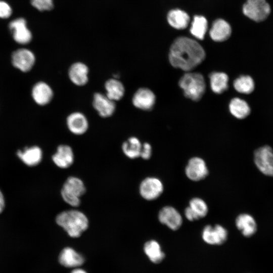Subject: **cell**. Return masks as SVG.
Listing matches in <instances>:
<instances>
[{
    "label": "cell",
    "instance_id": "cell-21",
    "mask_svg": "<svg viewBox=\"0 0 273 273\" xmlns=\"http://www.w3.org/2000/svg\"><path fill=\"white\" fill-rule=\"evenodd\" d=\"M236 225L243 236L249 237L257 230V224L254 218L250 215L243 213L239 215L236 219Z\"/></svg>",
    "mask_w": 273,
    "mask_h": 273
},
{
    "label": "cell",
    "instance_id": "cell-16",
    "mask_svg": "<svg viewBox=\"0 0 273 273\" xmlns=\"http://www.w3.org/2000/svg\"><path fill=\"white\" fill-rule=\"evenodd\" d=\"M89 69L88 67L82 62L72 64L68 70V76L71 81L78 86L85 85L88 80Z\"/></svg>",
    "mask_w": 273,
    "mask_h": 273
},
{
    "label": "cell",
    "instance_id": "cell-19",
    "mask_svg": "<svg viewBox=\"0 0 273 273\" xmlns=\"http://www.w3.org/2000/svg\"><path fill=\"white\" fill-rule=\"evenodd\" d=\"M209 34L214 41H223L230 37L231 34V27L225 20L218 19L213 23Z\"/></svg>",
    "mask_w": 273,
    "mask_h": 273
},
{
    "label": "cell",
    "instance_id": "cell-5",
    "mask_svg": "<svg viewBox=\"0 0 273 273\" xmlns=\"http://www.w3.org/2000/svg\"><path fill=\"white\" fill-rule=\"evenodd\" d=\"M270 11V7L266 0H247L243 6V14L257 22L265 20Z\"/></svg>",
    "mask_w": 273,
    "mask_h": 273
},
{
    "label": "cell",
    "instance_id": "cell-23",
    "mask_svg": "<svg viewBox=\"0 0 273 273\" xmlns=\"http://www.w3.org/2000/svg\"><path fill=\"white\" fill-rule=\"evenodd\" d=\"M19 158L27 165L32 166L38 164L42 158V151L37 146L26 148L23 151L17 153Z\"/></svg>",
    "mask_w": 273,
    "mask_h": 273
},
{
    "label": "cell",
    "instance_id": "cell-2",
    "mask_svg": "<svg viewBox=\"0 0 273 273\" xmlns=\"http://www.w3.org/2000/svg\"><path fill=\"white\" fill-rule=\"evenodd\" d=\"M57 223L72 238H78L88 227V220L82 212L76 210L64 211L56 217Z\"/></svg>",
    "mask_w": 273,
    "mask_h": 273
},
{
    "label": "cell",
    "instance_id": "cell-22",
    "mask_svg": "<svg viewBox=\"0 0 273 273\" xmlns=\"http://www.w3.org/2000/svg\"><path fill=\"white\" fill-rule=\"evenodd\" d=\"M229 110L235 117L241 120L248 117L252 110L248 102L239 98H234L231 100L229 104Z\"/></svg>",
    "mask_w": 273,
    "mask_h": 273
},
{
    "label": "cell",
    "instance_id": "cell-34",
    "mask_svg": "<svg viewBox=\"0 0 273 273\" xmlns=\"http://www.w3.org/2000/svg\"><path fill=\"white\" fill-rule=\"evenodd\" d=\"M152 154V148L148 143H145L142 145L140 157L145 160L150 158Z\"/></svg>",
    "mask_w": 273,
    "mask_h": 273
},
{
    "label": "cell",
    "instance_id": "cell-30",
    "mask_svg": "<svg viewBox=\"0 0 273 273\" xmlns=\"http://www.w3.org/2000/svg\"><path fill=\"white\" fill-rule=\"evenodd\" d=\"M207 29V21L202 16H195L190 29L191 34L195 37L202 40Z\"/></svg>",
    "mask_w": 273,
    "mask_h": 273
},
{
    "label": "cell",
    "instance_id": "cell-7",
    "mask_svg": "<svg viewBox=\"0 0 273 273\" xmlns=\"http://www.w3.org/2000/svg\"><path fill=\"white\" fill-rule=\"evenodd\" d=\"M139 191L141 196L149 201L158 198L163 191V185L161 181L154 177L145 178L141 183Z\"/></svg>",
    "mask_w": 273,
    "mask_h": 273
},
{
    "label": "cell",
    "instance_id": "cell-36",
    "mask_svg": "<svg viewBox=\"0 0 273 273\" xmlns=\"http://www.w3.org/2000/svg\"><path fill=\"white\" fill-rule=\"evenodd\" d=\"M5 206V201L4 196L0 190V213L3 211Z\"/></svg>",
    "mask_w": 273,
    "mask_h": 273
},
{
    "label": "cell",
    "instance_id": "cell-37",
    "mask_svg": "<svg viewBox=\"0 0 273 273\" xmlns=\"http://www.w3.org/2000/svg\"><path fill=\"white\" fill-rule=\"evenodd\" d=\"M71 273H87L86 271L81 268H75Z\"/></svg>",
    "mask_w": 273,
    "mask_h": 273
},
{
    "label": "cell",
    "instance_id": "cell-3",
    "mask_svg": "<svg viewBox=\"0 0 273 273\" xmlns=\"http://www.w3.org/2000/svg\"><path fill=\"white\" fill-rule=\"evenodd\" d=\"M178 84L185 96L194 101H199L205 93L206 85L202 74L188 72L179 80Z\"/></svg>",
    "mask_w": 273,
    "mask_h": 273
},
{
    "label": "cell",
    "instance_id": "cell-26",
    "mask_svg": "<svg viewBox=\"0 0 273 273\" xmlns=\"http://www.w3.org/2000/svg\"><path fill=\"white\" fill-rule=\"evenodd\" d=\"M106 95L113 101H119L125 93V88L122 83L116 78H111L105 84Z\"/></svg>",
    "mask_w": 273,
    "mask_h": 273
},
{
    "label": "cell",
    "instance_id": "cell-35",
    "mask_svg": "<svg viewBox=\"0 0 273 273\" xmlns=\"http://www.w3.org/2000/svg\"><path fill=\"white\" fill-rule=\"evenodd\" d=\"M185 215L189 221H194L199 219V217L189 207H187L185 210Z\"/></svg>",
    "mask_w": 273,
    "mask_h": 273
},
{
    "label": "cell",
    "instance_id": "cell-33",
    "mask_svg": "<svg viewBox=\"0 0 273 273\" xmlns=\"http://www.w3.org/2000/svg\"><path fill=\"white\" fill-rule=\"evenodd\" d=\"M12 10L6 2L0 0V18H8L12 14Z\"/></svg>",
    "mask_w": 273,
    "mask_h": 273
},
{
    "label": "cell",
    "instance_id": "cell-28",
    "mask_svg": "<svg viewBox=\"0 0 273 273\" xmlns=\"http://www.w3.org/2000/svg\"><path fill=\"white\" fill-rule=\"evenodd\" d=\"M210 86L216 94H221L228 88L229 77L223 72H214L209 75Z\"/></svg>",
    "mask_w": 273,
    "mask_h": 273
},
{
    "label": "cell",
    "instance_id": "cell-20",
    "mask_svg": "<svg viewBox=\"0 0 273 273\" xmlns=\"http://www.w3.org/2000/svg\"><path fill=\"white\" fill-rule=\"evenodd\" d=\"M32 95L34 101L37 104L45 105L52 100L53 92L48 84L39 82L33 87Z\"/></svg>",
    "mask_w": 273,
    "mask_h": 273
},
{
    "label": "cell",
    "instance_id": "cell-13",
    "mask_svg": "<svg viewBox=\"0 0 273 273\" xmlns=\"http://www.w3.org/2000/svg\"><path fill=\"white\" fill-rule=\"evenodd\" d=\"M155 100V96L152 90L142 87L135 92L132 97V102L133 106L137 108L150 110L154 107Z\"/></svg>",
    "mask_w": 273,
    "mask_h": 273
},
{
    "label": "cell",
    "instance_id": "cell-15",
    "mask_svg": "<svg viewBox=\"0 0 273 273\" xmlns=\"http://www.w3.org/2000/svg\"><path fill=\"white\" fill-rule=\"evenodd\" d=\"M68 129L72 133L81 135L84 133L88 128V120L85 116L81 112L71 113L66 119Z\"/></svg>",
    "mask_w": 273,
    "mask_h": 273
},
{
    "label": "cell",
    "instance_id": "cell-31",
    "mask_svg": "<svg viewBox=\"0 0 273 273\" xmlns=\"http://www.w3.org/2000/svg\"><path fill=\"white\" fill-rule=\"evenodd\" d=\"M199 217H205L208 211V208L206 202L200 198H193L189 202V206Z\"/></svg>",
    "mask_w": 273,
    "mask_h": 273
},
{
    "label": "cell",
    "instance_id": "cell-18",
    "mask_svg": "<svg viewBox=\"0 0 273 273\" xmlns=\"http://www.w3.org/2000/svg\"><path fill=\"white\" fill-rule=\"evenodd\" d=\"M60 263L66 267H76L84 262L83 256L71 247H66L61 252L59 256Z\"/></svg>",
    "mask_w": 273,
    "mask_h": 273
},
{
    "label": "cell",
    "instance_id": "cell-25",
    "mask_svg": "<svg viewBox=\"0 0 273 273\" xmlns=\"http://www.w3.org/2000/svg\"><path fill=\"white\" fill-rule=\"evenodd\" d=\"M235 90L242 94L250 95L256 88L254 79L249 75H241L235 79L233 82Z\"/></svg>",
    "mask_w": 273,
    "mask_h": 273
},
{
    "label": "cell",
    "instance_id": "cell-12",
    "mask_svg": "<svg viewBox=\"0 0 273 273\" xmlns=\"http://www.w3.org/2000/svg\"><path fill=\"white\" fill-rule=\"evenodd\" d=\"M93 106L99 115L104 118L112 116L116 109L115 101L100 93L94 95Z\"/></svg>",
    "mask_w": 273,
    "mask_h": 273
},
{
    "label": "cell",
    "instance_id": "cell-11",
    "mask_svg": "<svg viewBox=\"0 0 273 273\" xmlns=\"http://www.w3.org/2000/svg\"><path fill=\"white\" fill-rule=\"evenodd\" d=\"M9 27L14 39L17 43L24 44L31 41L32 34L24 18H19L13 20L10 23Z\"/></svg>",
    "mask_w": 273,
    "mask_h": 273
},
{
    "label": "cell",
    "instance_id": "cell-9",
    "mask_svg": "<svg viewBox=\"0 0 273 273\" xmlns=\"http://www.w3.org/2000/svg\"><path fill=\"white\" fill-rule=\"evenodd\" d=\"M185 173L190 180L200 181L208 174V169L205 161L198 157L189 160L185 168Z\"/></svg>",
    "mask_w": 273,
    "mask_h": 273
},
{
    "label": "cell",
    "instance_id": "cell-29",
    "mask_svg": "<svg viewBox=\"0 0 273 273\" xmlns=\"http://www.w3.org/2000/svg\"><path fill=\"white\" fill-rule=\"evenodd\" d=\"M142 145L136 137L132 136L128 139L122 145V149L126 156L130 159L140 157Z\"/></svg>",
    "mask_w": 273,
    "mask_h": 273
},
{
    "label": "cell",
    "instance_id": "cell-17",
    "mask_svg": "<svg viewBox=\"0 0 273 273\" xmlns=\"http://www.w3.org/2000/svg\"><path fill=\"white\" fill-rule=\"evenodd\" d=\"M54 163L61 168L69 167L74 161V154L72 148L68 145H61L57 148V152L52 156Z\"/></svg>",
    "mask_w": 273,
    "mask_h": 273
},
{
    "label": "cell",
    "instance_id": "cell-4",
    "mask_svg": "<svg viewBox=\"0 0 273 273\" xmlns=\"http://www.w3.org/2000/svg\"><path fill=\"white\" fill-rule=\"evenodd\" d=\"M85 186L80 178L69 176L63 185L61 196L67 204L77 207L80 204V197L85 193Z\"/></svg>",
    "mask_w": 273,
    "mask_h": 273
},
{
    "label": "cell",
    "instance_id": "cell-8",
    "mask_svg": "<svg viewBox=\"0 0 273 273\" xmlns=\"http://www.w3.org/2000/svg\"><path fill=\"white\" fill-rule=\"evenodd\" d=\"M228 231L222 225H206L202 233L203 240L207 244L212 245H219L224 243L228 238Z\"/></svg>",
    "mask_w": 273,
    "mask_h": 273
},
{
    "label": "cell",
    "instance_id": "cell-10",
    "mask_svg": "<svg viewBox=\"0 0 273 273\" xmlns=\"http://www.w3.org/2000/svg\"><path fill=\"white\" fill-rule=\"evenodd\" d=\"M159 221L173 231L178 230L181 225L183 219L179 212L174 207L166 206L159 212Z\"/></svg>",
    "mask_w": 273,
    "mask_h": 273
},
{
    "label": "cell",
    "instance_id": "cell-27",
    "mask_svg": "<svg viewBox=\"0 0 273 273\" xmlns=\"http://www.w3.org/2000/svg\"><path fill=\"white\" fill-rule=\"evenodd\" d=\"M144 251L151 261L154 263L161 262L165 257L159 243L154 240H151L145 243Z\"/></svg>",
    "mask_w": 273,
    "mask_h": 273
},
{
    "label": "cell",
    "instance_id": "cell-14",
    "mask_svg": "<svg viewBox=\"0 0 273 273\" xmlns=\"http://www.w3.org/2000/svg\"><path fill=\"white\" fill-rule=\"evenodd\" d=\"M12 58L13 65L23 72L30 70L35 62L33 53L26 49H21L15 51Z\"/></svg>",
    "mask_w": 273,
    "mask_h": 273
},
{
    "label": "cell",
    "instance_id": "cell-24",
    "mask_svg": "<svg viewBox=\"0 0 273 273\" xmlns=\"http://www.w3.org/2000/svg\"><path fill=\"white\" fill-rule=\"evenodd\" d=\"M167 18L170 25L177 29L186 28L190 21L188 14L179 9L170 11L167 14Z\"/></svg>",
    "mask_w": 273,
    "mask_h": 273
},
{
    "label": "cell",
    "instance_id": "cell-1",
    "mask_svg": "<svg viewBox=\"0 0 273 273\" xmlns=\"http://www.w3.org/2000/svg\"><path fill=\"white\" fill-rule=\"evenodd\" d=\"M205 58V52L202 47L189 37H177L170 48L169 60L171 65L185 71L194 69Z\"/></svg>",
    "mask_w": 273,
    "mask_h": 273
},
{
    "label": "cell",
    "instance_id": "cell-32",
    "mask_svg": "<svg viewBox=\"0 0 273 273\" xmlns=\"http://www.w3.org/2000/svg\"><path fill=\"white\" fill-rule=\"evenodd\" d=\"M31 4L40 11L51 10L54 6L53 0H31Z\"/></svg>",
    "mask_w": 273,
    "mask_h": 273
},
{
    "label": "cell",
    "instance_id": "cell-6",
    "mask_svg": "<svg viewBox=\"0 0 273 273\" xmlns=\"http://www.w3.org/2000/svg\"><path fill=\"white\" fill-rule=\"evenodd\" d=\"M254 163L264 174L273 176V149L264 145L256 149L254 152Z\"/></svg>",
    "mask_w": 273,
    "mask_h": 273
}]
</instances>
